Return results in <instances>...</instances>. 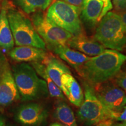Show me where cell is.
Segmentation results:
<instances>
[{
    "mask_svg": "<svg viewBox=\"0 0 126 126\" xmlns=\"http://www.w3.org/2000/svg\"><path fill=\"white\" fill-rule=\"evenodd\" d=\"M126 61V56L117 50L105 49L89 59L78 72L91 85L105 82L116 75Z\"/></svg>",
    "mask_w": 126,
    "mask_h": 126,
    "instance_id": "6da1fadb",
    "label": "cell"
},
{
    "mask_svg": "<svg viewBox=\"0 0 126 126\" xmlns=\"http://www.w3.org/2000/svg\"><path fill=\"white\" fill-rule=\"evenodd\" d=\"M12 73L20 97L23 101H32L46 97L48 93L47 83L40 78L34 68L22 63L12 67Z\"/></svg>",
    "mask_w": 126,
    "mask_h": 126,
    "instance_id": "7a4b0ae2",
    "label": "cell"
},
{
    "mask_svg": "<svg viewBox=\"0 0 126 126\" xmlns=\"http://www.w3.org/2000/svg\"><path fill=\"white\" fill-rule=\"evenodd\" d=\"M94 39L105 47L122 51L126 45V32L119 14L108 12L100 20Z\"/></svg>",
    "mask_w": 126,
    "mask_h": 126,
    "instance_id": "3957f363",
    "label": "cell"
},
{
    "mask_svg": "<svg viewBox=\"0 0 126 126\" xmlns=\"http://www.w3.org/2000/svg\"><path fill=\"white\" fill-rule=\"evenodd\" d=\"M7 16L17 46H28L46 50V45L25 14L14 8L7 7Z\"/></svg>",
    "mask_w": 126,
    "mask_h": 126,
    "instance_id": "277c9868",
    "label": "cell"
},
{
    "mask_svg": "<svg viewBox=\"0 0 126 126\" xmlns=\"http://www.w3.org/2000/svg\"><path fill=\"white\" fill-rule=\"evenodd\" d=\"M81 9L61 0H56L48 8L46 16L55 24L73 36L83 33L79 15Z\"/></svg>",
    "mask_w": 126,
    "mask_h": 126,
    "instance_id": "5b68a950",
    "label": "cell"
},
{
    "mask_svg": "<svg viewBox=\"0 0 126 126\" xmlns=\"http://www.w3.org/2000/svg\"><path fill=\"white\" fill-rule=\"evenodd\" d=\"M84 97L77 115L79 119L88 126L96 125L105 120H114V114L105 108L96 94L90 83H84Z\"/></svg>",
    "mask_w": 126,
    "mask_h": 126,
    "instance_id": "8992f818",
    "label": "cell"
},
{
    "mask_svg": "<svg viewBox=\"0 0 126 126\" xmlns=\"http://www.w3.org/2000/svg\"><path fill=\"white\" fill-rule=\"evenodd\" d=\"M31 21L36 32L50 50L58 46L67 45L73 35L55 24L42 11H37L32 15Z\"/></svg>",
    "mask_w": 126,
    "mask_h": 126,
    "instance_id": "52a82bcc",
    "label": "cell"
},
{
    "mask_svg": "<svg viewBox=\"0 0 126 126\" xmlns=\"http://www.w3.org/2000/svg\"><path fill=\"white\" fill-rule=\"evenodd\" d=\"M95 86L97 97L105 108L114 114L116 120L126 105V92L110 83L103 82Z\"/></svg>",
    "mask_w": 126,
    "mask_h": 126,
    "instance_id": "ba28073f",
    "label": "cell"
},
{
    "mask_svg": "<svg viewBox=\"0 0 126 126\" xmlns=\"http://www.w3.org/2000/svg\"><path fill=\"white\" fill-rule=\"evenodd\" d=\"M20 97L12 68L5 56L0 52V106L11 105Z\"/></svg>",
    "mask_w": 126,
    "mask_h": 126,
    "instance_id": "9c48e42d",
    "label": "cell"
},
{
    "mask_svg": "<svg viewBox=\"0 0 126 126\" xmlns=\"http://www.w3.org/2000/svg\"><path fill=\"white\" fill-rule=\"evenodd\" d=\"M47 113L42 105L31 103L22 105L17 110L15 119L22 125L36 126L46 119Z\"/></svg>",
    "mask_w": 126,
    "mask_h": 126,
    "instance_id": "30bf717a",
    "label": "cell"
},
{
    "mask_svg": "<svg viewBox=\"0 0 126 126\" xmlns=\"http://www.w3.org/2000/svg\"><path fill=\"white\" fill-rule=\"evenodd\" d=\"M67 46L90 56H97L105 50V47L97 40L89 38L84 33L72 36Z\"/></svg>",
    "mask_w": 126,
    "mask_h": 126,
    "instance_id": "8fae6325",
    "label": "cell"
},
{
    "mask_svg": "<svg viewBox=\"0 0 126 126\" xmlns=\"http://www.w3.org/2000/svg\"><path fill=\"white\" fill-rule=\"evenodd\" d=\"M61 91L71 103L79 107L83 100L84 94L78 81L71 73H66L61 77Z\"/></svg>",
    "mask_w": 126,
    "mask_h": 126,
    "instance_id": "7c38bea8",
    "label": "cell"
},
{
    "mask_svg": "<svg viewBox=\"0 0 126 126\" xmlns=\"http://www.w3.org/2000/svg\"><path fill=\"white\" fill-rule=\"evenodd\" d=\"M47 54L46 50L28 46H17L9 51L10 57L18 62L42 61Z\"/></svg>",
    "mask_w": 126,
    "mask_h": 126,
    "instance_id": "4fadbf2b",
    "label": "cell"
},
{
    "mask_svg": "<svg viewBox=\"0 0 126 126\" xmlns=\"http://www.w3.org/2000/svg\"><path fill=\"white\" fill-rule=\"evenodd\" d=\"M42 63L45 65L50 78L61 90V77L64 74L71 73L69 68L60 60L51 54H47Z\"/></svg>",
    "mask_w": 126,
    "mask_h": 126,
    "instance_id": "5bb4252c",
    "label": "cell"
},
{
    "mask_svg": "<svg viewBox=\"0 0 126 126\" xmlns=\"http://www.w3.org/2000/svg\"><path fill=\"white\" fill-rule=\"evenodd\" d=\"M52 50L54 51L61 59L74 68L77 71L89 59V57L86 54L72 50L67 45L58 46Z\"/></svg>",
    "mask_w": 126,
    "mask_h": 126,
    "instance_id": "9a60e30c",
    "label": "cell"
},
{
    "mask_svg": "<svg viewBox=\"0 0 126 126\" xmlns=\"http://www.w3.org/2000/svg\"><path fill=\"white\" fill-rule=\"evenodd\" d=\"M103 8L101 0H83L80 14L81 18L88 25L94 26L100 20Z\"/></svg>",
    "mask_w": 126,
    "mask_h": 126,
    "instance_id": "2e32d148",
    "label": "cell"
},
{
    "mask_svg": "<svg viewBox=\"0 0 126 126\" xmlns=\"http://www.w3.org/2000/svg\"><path fill=\"white\" fill-rule=\"evenodd\" d=\"M14 44L7 16V5L4 4L0 11V48L9 52L14 48Z\"/></svg>",
    "mask_w": 126,
    "mask_h": 126,
    "instance_id": "e0dca14e",
    "label": "cell"
},
{
    "mask_svg": "<svg viewBox=\"0 0 126 126\" xmlns=\"http://www.w3.org/2000/svg\"><path fill=\"white\" fill-rule=\"evenodd\" d=\"M32 66L34 68L37 74L42 77L46 81L50 95L51 97H56V98L64 99L63 91L60 89L59 86L56 85V83L50 78L49 75L47 74L45 65L43 63H40V61L32 62Z\"/></svg>",
    "mask_w": 126,
    "mask_h": 126,
    "instance_id": "ac0fdd59",
    "label": "cell"
},
{
    "mask_svg": "<svg viewBox=\"0 0 126 126\" xmlns=\"http://www.w3.org/2000/svg\"><path fill=\"white\" fill-rule=\"evenodd\" d=\"M54 116L63 126H78L73 111L65 102H60L58 103Z\"/></svg>",
    "mask_w": 126,
    "mask_h": 126,
    "instance_id": "d6986e66",
    "label": "cell"
},
{
    "mask_svg": "<svg viewBox=\"0 0 126 126\" xmlns=\"http://www.w3.org/2000/svg\"><path fill=\"white\" fill-rule=\"evenodd\" d=\"M14 1L25 13L30 14L45 11L51 4L52 0H14Z\"/></svg>",
    "mask_w": 126,
    "mask_h": 126,
    "instance_id": "ffe728a7",
    "label": "cell"
},
{
    "mask_svg": "<svg viewBox=\"0 0 126 126\" xmlns=\"http://www.w3.org/2000/svg\"><path fill=\"white\" fill-rule=\"evenodd\" d=\"M115 82L117 86L122 88L126 92V72L117 77Z\"/></svg>",
    "mask_w": 126,
    "mask_h": 126,
    "instance_id": "44dd1931",
    "label": "cell"
},
{
    "mask_svg": "<svg viewBox=\"0 0 126 126\" xmlns=\"http://www.w3.org/2000/svg\"><path fill=\"white\" fill-rule=\"evenodd\" d=\"M101 1L103 2V8L102 12L101 15L100 16V19H99L100 20L104 16L106 15L108 12H109V11L112 9L113 8L111 0H101Z\"/></svg>",
    "mask_w": 126,
    "mask_h": 126,
    "instance_id": "7402d4cb",
    "label": "cell"
},
{
    "mask_svg": "<svg viewBox=\"0 0 126 126\" xmlns=\"http://www.w3.org/2000/svg\"><path fill=\"white\" fill-rule=\"evenodd\" d=\"M113 4L117 11H122L126 9V0H112Z\"/></svg>",
    "mask_w": 126,
    "mask_h": 126,
    "instance_id": "603a6c76",
    "label": "cell"
},
{
    "mask_svg": "<svg viewBox=\"0 0 126 126\" xmlns=\"http://www.w3.org/2000/svg\"><path fill=\"white\" fill-rule=\"evenodd\" d=\"M61 1H65V2L68 3V4L78 7L80 9L81 8L83 2V0H61Z\"/></svg>",
    "mask_w": 126,
    "mask_h": 126,
    "instance_id": "cb8c5ba5",
    "label": "cell"
},
{
    "mask_svg": "<svg viewBox=\"0 0 126 126\" xmlns=\"http://www.w3.org/2000/svg\"><path fill=\"white\" fill-rule=\"evenodd\" d=\"M116 120L118 122H123L124 121L126 120V105L124 106L123 109L119 114L117 117L116 118Z\"/></svg>",
    "mask_w": 126,
    "mask_h": 126,
    "instance_id": "d4e9b609",
    "label": "cell"
},
{
    "mask_svg": "<svg viewBox=\"0 0 126 126\" xmlns=\"http://www.w3.org/2000/svg\"><path fill=\"white\" fill-rule=\"evenodd\" d=\"M113 120L111 119L105 120L96 124L95 126H113Z\"/></svg>",
    "mask_w": 126,
    "mask_h": 126,
    "instance_id": "484cf974",
    "label": "cell"
},
{
    "mask_svg": "<svg viewBox=\"0 0 126 126\" xmlns=\"http://www.w3.org/2000/svg\"><path fill=\"white\" fill-rule=\"evenodd\" d=\"M119 15L120 17L121 20H122V22L123 25L124 29L126 32V9H124V10L120 11Z\"/></svg>",
    "mask_w": 126,
    "mask_h": 126,
    "instance_id": "4316f807",
    "label": "cell"
},
{
    "mask_svg": "<svg viewBox=\"0 0 126 126\" xmlns=\"http://www.w3.org/2000/svg\"><path fill=\"white\" fill-rule=\"evenodd\" d=\"M0 126H5L4 120L2 119H0Z\"/></svg>",
    "mask_w": 126,
    "mask_h": 126,
    "instance_id": "83f0119b",
    "label": "cell"
},
{
    "mask_svg": "<svg viewBox=\"0 0 126 126\" xmlns=\"http://www.w3.org/2000/svg\"><path fill=\"white\" fill-rule=\"evenodd\" d=\"M50 126H63L61 124L58 123H53L50 125Z\"/></svg>",
    "mask_w": 126,
    "mask_h": 126,
    "instance_id": "f1b7e54d",
    "label": "cell"
},
{
    "mask_svg": "<svg viewBox=\"0 0 126 126\" xmlns=\"http://www.w3.org/2000/svg\"><path fill=\"white\" fill-rule=\"evenodd\" d=\"M120 124L121 126H126V120L123 122L122 123H120Z\"/></svg>",
    "mask_w": 126,
    "mask_h": 126,
    "instance_id": "f546056e",
    "label": "cell"
},
{
    "mask_svg": "<svg viewBox=\"0 0 126 126\" xmlns=\"http://www.w3.org/2000/svg\"><path fill=\"white\" fill-rule=\"evenodd\" d=\"M113 126H121V125H120V124H116V125H114Z\"/></svg>",
    "mask_w": 126,
    "mask_h": 126,
    "instance_id": "4dcf8cb0",
    "label": "cell"
}]
</instances>
